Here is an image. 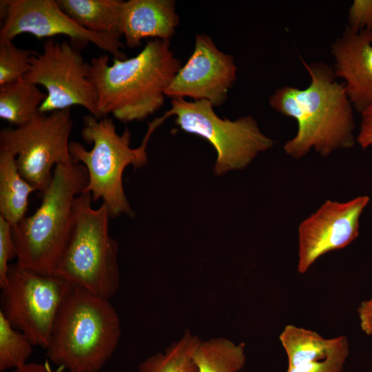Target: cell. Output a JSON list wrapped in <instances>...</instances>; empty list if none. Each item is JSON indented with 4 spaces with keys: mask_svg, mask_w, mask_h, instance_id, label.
Instances as JSON below:
<instances>
[{
    "mask_svg": "<svg viewBox=\"0 0 372 372\" xmlns=\"http://www.w3.org/2000/svg\"><path fill=\"white\" fill-rule=\"evenodd\" d=\"M200 340L186 331L183 338L169 347L165 353L147 358L138 366V372H198L193 359Z\"/></svg>",
    "mask_w": 372,
    "mask_h": 372,
    "instance_id": "cell-21",
    "label": "cell"
},
{
    "mask_svg": "<svg viewBox=\"0 0 372 372\" xmlns=\"http://www.w3.org/2000/svg\"><path fill=\"white\" fill-rule=\"evenodd\" d=\"M35 191L20 174L16 156L8 151H0V216L12 227L25 216L28 197Z\"/></svg>",
    "mask_w": 372,
    "mask_h": 372,
    "instance_id": "cell-16",
    "label": "cell"
},
{
    "mask_svg": "<svg viewBox=\"0 0 372 372\" xmlns=\"http://www.w3.org/2000/svg\"><path fill=\"white\" fill-rule=\"evenodd\" d=\"M88 183L81 163L55 166L53 178L37 210L12 227L17 263L43 275H53L68 242L74 223V201Z\"/></svg>",
    "mask_w": 372,
    "mask_h": 372,
    "instance_id": "cell-4",
    "label": "cell"
},
{
    "mask_svg": "<svg viewBox=\"0 0 372 372\" xmlns=\"http://www.w3.org/2000/svg\"><path fill=\"white\" fill-rule=\"evenodd\" d=\"M347 26L353 31L372 30V0H354L348 14Z\"/></svg>",
    "mask_w": 372,
    "mask_h": 372,
    "instance_id": "cell-26",
    "label": "cell"
},
{
    "mask_svg": "<svg viewBox=\"0 0 372 372\" xmlns=\"http://www.w3.org/2000/svg\"><path fill=\"white\" fill-rule=\"evenodd\" d=\"M358 313L362 331L367 335H372V296L360 304Z\"/></svg>",
    "mask_w": 372,
    "mask_h": 372,
    "instance_id": "cell-28",
    "label": "cell"
},
{
    "mask_svg": "<svg viewBox=\"0 0 372 372\" xmlns=\"http://www.w3.org/2000/svg\"><path fill=\"white\" fill-rule=\"evenodd\" d=\"M349 353V341L344 336L339 347L326 358L288 367L287 372H341Z\"/></svg>",
    "mask_w": 372,
    "mask_h": 372,
    "instance_id": "cell-24",
    "label": "cell"
},
{
    "mask_svg": "<svg viewBox=\"0 0 372 372\" xmlns=\"http://www.w3.org/2000/svg\"><path fill=\"white\" fill-rule=\"evenodd\" d=\"M236 76L233 56L220 51L209 36L197 34L192 54L166 88L165 95L172 99L205 100L218 107L225 102Z\"/></svg>",
    "mask_w": 372,
    "mask_h": 372,
    "instance_id": "cell-13",
    "label": "cell"
},
{
    "mask_svg": "<svg viewBox=\"0 0 372 372\" xmlns=\"http://www.w3.org/2000/svg\"><path fill=\"white\" fill-rule=\"evenodd\" d=\"M63 369L62 367L59 366L58 369L53 370L48 361H45L44 363H25L11 372H61Z\"/></svg>",
    "mask_w": 372,
    "mask_h": 372,
    "instance_id": "cell-29",
    "label": "cell"
},
{
    "mask_svg": "<svg viewBox=\"0 0 372 372\" xmlns=\"http://www.w3.org/2000/svg\"><path fill=\"white\" fill-rule=\"evenodd\" d=\"M214 107L205 100L173 99L165 114L175 116V124L184 132L200 136L212 145L217 153L215 174L244 169L260 153L273 147V141L262 132L252 116L234 121L221 118Z\"/></svg>",
    "mask_w": 372,
    "mask_h": 372,
    "instance_id": "cell-7",
    "label": "cell"
},
{
    "mask_svg": "<svg viewBox=\"0 0 372 372\" xmlns=\"http://www.w3.org/2000/svg\"><path fill=\"white\" fill-rule=\"evenodd\" d=\"M33 344L22 332L13 328L0 312V371L27 363Z\"/></svg>",
    "mask_w": 372,
    "mask_h": 372,
    "instance_id": "cell-22",
    "label": "cell"
},
{
    "mask_svg": "<svg viewBox=\"0 0 372 372\" xmlns=\"http://www.w3.org/2000/svg\"><path fill=\"white\" fill-rule=\"evenodd\" d=\"M46 93L23 78L0 86V118L16 127L38 114Z\"/></svg>",
    "mask_w": 372,
    "mask_h": 372,
    "instance_id": "cell-19",
    "label": "cell"
},
{
    "mask_svg": "<svg viewBox=\"0 0 372 372\" xmlns=\"http://www.w3.org/2000/svg\"><path fill=\"white\" fill-rule=\"evenodd\" d=\"M193 359L198 372H238L245 364V344L223 338L200 341Z\"/></svg>",
    "mask_w": 372,
    "mask_h": 372,
    "instance_id": "cell-20",
    "label": "cell"
},
{
    "mask_svg": "<svg viewBox=\"0 0 372 372\" xmlns=\"http://www.w3.org/2000/svg\"><path fill=\"white\" fill-rule=\"evenodd\" d=\"M1 18L4 19L0 41H12L22 33L38 39L65 35L74 41L92 43L114 58L126 59L120 37L89 31L74 21L54 0H1Z\"/></svg>",
    "mask_w": 372,
    "mask_h": 372,
    "instance_id": "cell-11",
    "label": "cell"
},
{
    "mask_svg": "<svg viewBox=\"0 0 372 372\" xmlns=\"http://www.w3.org/2000/svg\"><path fill=\"white\" fill-rule=\"evenodd\" d=\"M32 50L17 48L12 41H0V86L23 79L29 72Z\"/></svg>",
    "mask_w": 372,
    "mask_h": 372,
    "instance_id": "cell-23",
    "label": "cell"
},
{
    "mask_svg": "<svg viewBox=\"0 0 372 372\" xmlns=\"http://www.w3.org/2000/svg\"><path fill=\"white\" fill-rule=\"evenodd\" d=\"M17 258L12 225L0 216V287L6 282L9 262Z\"/></svg>",
    "mask_w": 372,
    "mask_h": 372,
    "instance_id": "cell-25",
    "label": "cell"
},
{
    "mask_svg": "<svg viewBox=\"0 0 372 372\" xmlns=\"http://www.w3.org/2000/svg\"><path fill=\"white\" fill-rule=\"evenodd\" d=\"M169 41L150 40L135 56L114 58L112 65L107 55L91 59L101 118L112 114L123 123L143 121L163 106L165 90L182 66Z\"/></svg>",
    "mask_w": 372,
    "mask_h": 372,
    "instance_id": "cell-2",
    "label": "cell"
},
{
    "mask_svg": "<svg viewBox=\"0 0 372 372\" xmlns=\"http://www.w3.org/2000/svg\"><path fill=\"white\" fill-rule=\"evenodd\" d=\"M23 79L43 86L47 91L40 114L80 105L101 118L96 92L90 77V63L68 42L48 39L42 52L31 56L29 72Z\"/></svg>",
    "mask_w": 372,
    "mask_h": 372,
    "instance_id": "cell-10",
    "label": "cell"
},
{
    "mask_svg": "<svg viewBox=\"0 0 372 372\" xmlns=\"http://www.w3.org/2000/svg\"><path fill=\"white\" fill-rule=\"evenodd\" d=\"M168 117L164 114L149 123L147 133L141 145L130 147L131 132L126 128L118 134L111 118H98L92 114L83 117L81 136L92 144L87 150L76 141L70 142V155L76 163L83 165L87 171L88 183L85 192L91 194L93 202L101 199L108 208L111 218L122 214L134 216L123 186L125 167L136 168L147 164V146L154 130Z\"/></svg>",
    "mask_w": 372,
    "mask_h": 372,
    "instance_id": "cell-5",
    "label": "cell"
},
{
    "mask_svg": "<svg viewBox=\"0 0 372 372\" xmlns=\"http://www.w3.org/2000/svg\"><path fill=\"white\" fill-rule=\"evenodd\" d=\"M369 202L368 196L346 202L327 200L303 220L298 228V272L304 273L321 256L355 240L360 216Z\"/></svg>",
    "mask_w": 372,
    "mask_h": 372,
    "instance_id": "cell-12",
    "label": "cell"
},
{
    "mask_svg": "<svg viewBox=\"0 0 372 372\" xmlns=\"http://www.w3.org/2000/svg\"><path fill=\"white\" fill-rule=\"evenodd\" d=\"M344 335L324 338L314 331L288 324L279 338L288 358V367L322 360L339 347Z\"/></svg>",
    "mask_w": 372,
    "mask_h": 372,
    "instance_id": "cell-18",
    "label": "cell"
},
{
    "mask_svg": "<svg viewBox=\"0 0 372 372\" xmlns=\"http://www.w3.org/2000/svg\"><path fill=\"white\" fill-rule=\"evenodd\" d=\"M361 121L356 142L362 149L372 145V106L360 113Z\"/></svg>",
    "mask_w": 372,
    "mask_h": 372,
    "instance_id": "cell-27",
    "label": "cell"
},
{
    "mask_svg": "<svg viewBox=\"0 0 372 372\" xmlns=\"http://www.w3.org/2000/svg\"><path fill=\"white\" fill-rule=\"evenodd\" d=\"M70 283L54 275H43L10 264L1 287V309L15 329L34 346L46 349L53 323Z\"/></svg>",
    "mask_w": 372,
    "mask_h": 372,
    "instance_id": "cell-9",
    "label": "cell"
},
{
    "mask_svg": "<svg viewBox=\"0 0 372 372\" xmlns=\"http://www.w3.org/2000/svg\"><path fill=\"white\" fill-rule=\"evenodd\" d=\"M92 202L89 192L75 198L72 229L53 275L110 300L120 286L118 246L110 234L107 207L93 208Z\"/></svg>",
    "mask_w": 372,
    "mask_h": 372,
    "instance_id": "cell-6",
    "label": "cell"
},
{
    "mask_svg": "<svg viewBox=\"0 0 372 372\" xmlns=\"http://www.w3.org/2000/svg\"><path fill=\"white\" fill-rule=\"evenodd\" d=\"M333 71L342 80L353 107L361 113L372 106V30L347 25L331 45Z\"/></svg>",
    "mask_w": 372,
    "mask_h": 372,
    "instance_id": "cell-14",
    "label": "cell"
},
{
    "mask_svg": "<svg viewBox=\"0 0 372 372\" xmlns=\"http://www.w3.org/2000/svg\"><path fill=\"white\" fill-rule=\"evenodd\" d=\"M120 337V319L110 300L70 283L46 354L69 372H99L114 353Z\"/></svg>",
    "mask_w": 372,
    "mask_h": 372,
    "instance_id": "cell-3",
    "label": "cell"
},
{
    "mask_svg": "<svg viewBox=\"0 0 372 372\" xmlns=\"http://www.w3.org/2000/svg\"><path fill=\"white\" fill-rule=\"evenodd\" d=\"M302 63L310 76L309 85L304 89L284 85L269 99L273 110L297 123L296 134L285 143V152L300 159L311 149L327 156L354 147V108L343 83L325 63Z\"/></svg>",
    "mask_w": 372,
    "mask_h": 372,
    "instance_id": "cell-1",
    "label": "cell"
},
{
    "mask_svg": "<svg viewBox=\"0 0 372 372\" xmlns=\"http://www.w3.org/2000/svg\"><path fill=\"white\" fill-rule=\"evenodd\" d=\"M72 126L71 108L39 113L21 126L1 129L0 151L16 156L20 174L42 195L55 166L74 163L69 150Z\"/></svg>",
    "mask_w": 372,
    "mask_h": 372,
    "instance_id": "cell-8",
    "label": "cell"
},
{
    "mask_svg": "<svg viewBox=\"0 0 372 372\" xmlns=\"http://www.w3.org/2000/svg\"><path fill=\"white\" fill-rule=\"evenodd\" d=\"M179 23L174 0L123 1L120 30L130 48L141 45V40L154 38L170 41Z\"/></svg>",
    "mask_w": 372,
    "mask_h": 372,
    "instance_id": "cell-15",
    "label": "cell"
},
{
    "mask_svg": "<svg viewBox=\"0 0 372 372\" xmlns=\"http://www.w3.org/2000/svg\"><path fill=\"white\" fill-rule=\"evenodd\" d=\"M61 8L82 28L121 37L122 0H56Z\"/></svg>",
    "mask_w": 372,
    "mask_h": 372,
    "instance_id": "cell-17",
    "label": "cell"
}]
</instances>
